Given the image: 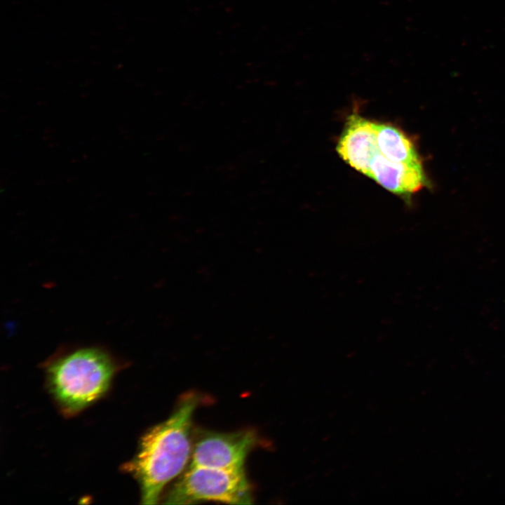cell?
<instances>
[{
    "mask_svg": "<svg viewBox=\"0 0 505 505\" xmlns=\"http://www.w3.org/2000/svg\"><path fill=\"white\" fill-rule=\"evenodd\" d=\"M202 400L198 393L184 394L167 419L141 436L134 456L121 466L137 483L142 504H156L165 487L189 466L194 439L192 419Z\"/></svg>",
    "mask_w": 505,
    "mask_h": 505,
    "instance_id": "1",
    "label": "cell"
},
{
    "mask_svg": "<svg viewBox=\"0 0 505 505\" xmlns=\"http://www.w3.org/2000/svg\"><path fill=\"white\" fill-rule=\"evenodd\" d=\"M46 386L58 409L72 417L102 398L120 363L106 349H62L43 365Z\"/></svg>",
    "mask_w": 505,
    "mask_h": 505,
    "instance_id": "2",
    "label": "cell"
},
{
    "mask_svg": "<svg viewBox=\"0 0 505 505\" xmlns=\"http://www.w3.org/2000/svg\"><path fill=\"white\" fill-rule=\"evenodd\" d=\"M164 499V503L168 504H189L206 501L250 504L253 497L245 468L188 466Z\"/></svg>",
    "mask_w": 505,
    "mask_h": 505,
    "instance_id": "3",
    "label": "cell"
},
{
    "mask_svg": "<svg viewBox=\"0 0 505 505\" xmlns=\"http://www.w3.org/2000/svg\"><path fill=\"white\" fill-rule=\"evenodd\" d=\"M252 429L232 432L201 431L194 437L188 466L244 469L247 457L258 444Z\"/></svg>",
    "mask_w": 505,
    "mask_h": 505,
    "instance_id": "4",
    "label": "cell"
},
{
    "mask_svg": "<svg viewBox=\"0 0 505 505\" xmlns=\"http://www.w3.org/2000/svg\"><path fill=\"white\" fill-rule=\"evenodd\" d=\"M336 149L346 163L367 175L370 163L378 151L375 123L357 114L351 115Z\"/></svg>",
    "mask_w": 505,
    "mask_h": 505,
    "instance_id": "5",
    "label": "cell"
},
{
    "mask_svg": "<svg viewBox=\"0 0 505 505\" xmlns=\"http://www.w3.org/2000/svg\"><path fill=\"white\" fill-rule=\"evenodd\" d=\"M367 176L398 195L415 193L426 184L422 163L394 162L382 155L379 149L370 163Z\"/></svg>",
    "mask_w": 505,
    "mask_h": 505,
    "instance_id": "6",
    "label": "cell"
},
{
    "mask_svg": "<svg viewBox=\"0 0 505 505\" xmlns=\"http://www.w3.org/2000/svg\"><path fill=\"white\" fill-rule=\"evenodd\" d=\"M379 152L391 161L408 164L422 163L412 142L399 129L387 123H375Z\"/></svg>",
    "mask_w": 505,
    "mask_h": 505,
    "instance_id": "7",
    "label": "cell"
}]
</instances>
